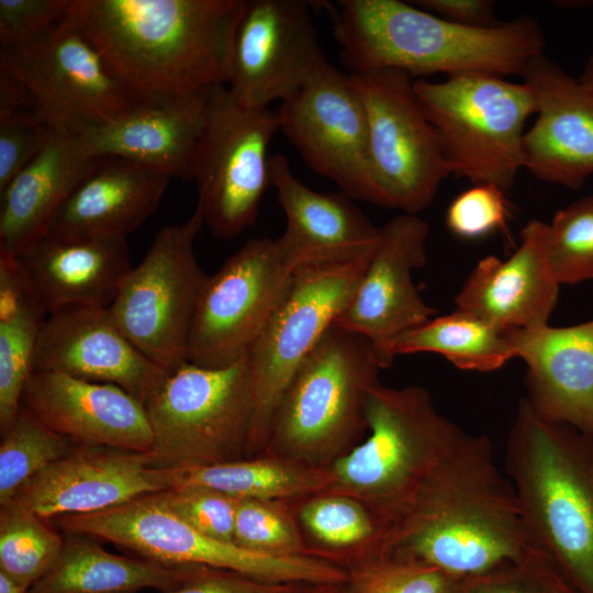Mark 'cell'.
<instances>
[{
  "instance_id": "obj_1",
  "label": "cell",
  "mask_w": 593,
  "mask_h": 593,
  "mask_svg": "<svg viewBox=\"0 0 593 593\" xmlns=\"http://www.w3.org/2000/svg\"><path fill=\"white\" fill-rule=\"evenodd\" d=\"M246 0H70L69 14L138 102L226 86Z\"/></svg>"
},
{
  "instance_id": "obj_2",
  "label": "cell",
  "mask_w": 593,
  "mask_h": 593,
  "mask_svg": "<svg viewBox=\"0 0 593 593\" xmlns=\"http://www.w3.org/2000/svg\"><path fill=\"white\" fill-rule=\"evenodd\" d=\"M489 437L465 433L393 521L389 550L463 581L534 548Z\"/></svg>"
},
{
  "instance_id": "obj_3",
  "label": "cell",
  "mask_w": 593,
  "mask_h": 593,
  "mask_svg": "<svg viewBox=\"0 0 593 593\" xmlns=\"http://www.w3.org/2000/svg\"><path fill=\"white\" fill-rule=\"evenodd\" d=\"M346 66L354 72L398 69L413 76L483 72L523 76L544 54V33L530 16L491 27L460 25L399 0L323 4Z\"/></svg>"
},
{
  "instance_id": "obj_4",
  "label": "cell",
  "mask_w": 593,
  "mask_h": 593,
  "mask_svg": "<svg viewBox=\"0 0 593 593\" xmlns=\"http://www.w3.org/2000/svg\"><path fill=\"white\" fill-rule=\"evenodd\" d=\"M504 471L532 547L580 593H593V439L522 399Z\"/></svg>"
},
{
  "instance_id": "obj_5",
  "label": "cell",
  "mask_w": 593,
  "mask_h": 593,
  "mask_svg": "<svg viewBox=\"0 0 593 593\" xmlns=\"http://www.w3.org/2000/svg\"><path fill=\"white\" fill-rule=\"evenodd\" d=\"M381 369L368 339L331 326L281 394L264 454L329 468L368 434L367 400Z\"/></svg>"
},
{
  "instance_id": "obj_6",
  "label": "cell",
  "mask_w": 593,
  "mask_h": 593,
  "mask_svg": "<svg viewBox=\"0 0 593 593\" xmlns=\"http://www.w3.org/2000/svg\"><path fill=\"white\" fill-rule=\"evenodd\" d=\"M366 417L367 436L329 467L333 483L325 492L361 500L393 523L466 432L419 385L377 383Z\"/></svg>"
},
{
  "instance_id": "obj_7",
  "label": "cell",
  "mask_w": 593,
  "mask_h": 593,
  "mask_svg": "<svg viewBox=\"0 0 593 593\" xmlns=\"http://www.w3.org/2000/svg\"><path fill=\"white\" fill-rule=\"evenodd\" d=\"M153 433L150 466L205 467L250 457L255 393L247 356L223 368L184 361L143 403Z\"/></svg>"
},
{
  "instance_id": "obj_8",
  "label": "cell",
  "mask_w": 593,
  "mask_h": 593,
  "mask_svg": "<svg viewBox=\"0 0 593 593\" xmlns=\"http://www.w3.org/2000/svg\"><path fill=\"white\" fill-rule=\"evenodd\" d=\"M52 521L65 534L109 541L163 564H202L278 583L344 584L348 580L346 570L317 558L268 555L212 538L170 510L160 492L101 512Z\"/></svg>"
},
{
  "instance_id": "obj_9",
  "label": "cell",
  "mask_w": 593,
  "mask_h": 593,
  "mask_svg": "<svg viewBox=\"0 0 593 593\" xmlns=\"http://www.w3.org/2000/svg\"><path fill=\"white\" fill-rule=\"evenodd\" d=\"M416 98L443 142L451 175L507 192L523 168V138L536 101L526 82L483 72L413 81Z\"/></svg>"
},
{
  "instance_id": "obj_10",
  "label": "cell",
  "mask_w": 593,
  "mask_h": 593,
  "mask_svg": "<svg viewBox=\"0 0 593 593\" xmlns=\"http://www.w3.org/2000/svg\"><path fill=\"white\" fill-rule=\"evenodd\" d=\"M0 69L27 88L40 119L72 134L111 122L141 103L69 12L35 41L1 47Z\"/></svg>"
},
{
  "instance_id": "obj_11",
  "label": "cell",
  "mask_w": 593,
  "mask_h": 593,
  "mask_svg": "<svg viewBox=\"0 0 593 593\" xmlns=\"http://www.w3.org/2000/svg\"><path fill=\"white\" fill-rule=\"evenodd\" d=\"M203 225L194 211L187 221L161 227L109 307L134 346L165 371L187 361L191 324L208 278L194 254Z\"/></svg>"
},
{
  "instance_id": "obj_12",
  "label": "cell",
  "mask_w": 593,
  "mask_h": 593,
  "mask_svg": "<svg viewBox=\"0 0 593 593\" xmlns=\"http://www.w3.org/2000/svg\"><path fill=\"white\" fill-rule=\"evenodd\" d=\"M278 130L277 111L243 107L226 86L211 90L192 180L195 211L214 236L231 239L255 224L270 186L268 147Z\"/></svg>"
},
{
  "instance_id": "obj_13",
  "label": "cell",
  "mask_w": 593,
  "mask_h": 593,
  "mask_svg": "<svg viewBox=\"0 0 593 593\" xmlns=\"http://www.w3.org/2000/svg\"><path fill=\"white\" fill-rule=\"evenodd\" d=\"M350 75L367 113L382 208L417 214L451 175L439 134L418 102L410 75L398 69Z\"/></svg>"
},
{
  "instance_id": "obj_14",
  "label": "cell",
  "mask_w": 593,
  "mask_h": 593,
  "mask_svg": "<svg viewBox=\"0 0 593 593\" xmlns=\"http://www.w3.org/2000/svg\"><path fill=\"white\" fill-rule=\"evenodd\" d=\"M369 261L315 265L293 272L286 296L247 355L255 393L250 457L264 454L281 394L334 325Z\"/></svg>"
},
{
  "instance_id": "obj_15",
  "label": "cell",
  "mask_w": 593,
  "mask_h": 593,
  "mask_svg": "<svg viewBox=\"0 0 593 593\" xmlns=\"http://www.w3.org/2000/svg\"><path fill=\"white\" fill-rule=\"evenodd\" d=\"M292 276L276 239L247 240L208 276L191 324L187 361L223 368L246 357L286 296Z\"/></svg>"
},
{
  "instance_id": "obj_16",
  "label": "cell",
  "mask_w": 593,
  "mask_h": 593,
  "mask_svg": "<svg viewBox=\"0 0 593 593\" xmlns=\"http://www.w3.org/2000/svg\"><path fill=\"white\" fill-rule=\"evenodd\" d=\"M279 128L316 174L350 199L382 208L370 159L368 119L350 74L323 66L281 102Z\"/></svg>"
},
{
  "instance_id": "obj_17",
  "label": "cell",
  "mask_w": 593,
  "mask_h": 593,
  "mask_svg": "<svg viewBox=\"0 0 593 593\" xmlns=\"http://www.w3.org/2000/svg\"><path fill=\"white\" fill-rule=\"evenodd\" d=\"M327 63L309 2L246 0L226 87L243 107L269 108L294 94Z\"/></svg>"
},
{
  "instance_id": "obj_18",
  "label": "cell",
  "mask_w": 593,
  "mask_h": 593,
  "mask_svg": "<svg viewBox=\"0 0 593 593\" xmlns=\"http://www.w3.org/2000/svg\"><path fill=\"white\" fill-rule=\"evenodd\" d=\"M428 235V223L417 214L387 222L376 254L334 323L368 339L382 369L393 363L395 339L437 313L413 282V271L426 262Z\"/></svg>"
},
{
  "instance_id": "obj_19",
  "label": "cell",
  "mask_w": 593,
  "mask_h": 593,
  "mask_svg": "<svg viewBox=\"0 0 593 593\" xmlns=\"http://www.w3.org/2000/svg\"><path fill=\"white\" fill-rule=\"evenodd\" d=\"M33 371H54L114 384L142 403L167 372L134 346L109 307L88 305L67 306L47 314Z\"/></svg>"
},
{
  "instance_id": "obj_20",
  "label": "cell",
  "mask_w": 593,
  "mask_h": 593,
  "mask_svg": "<svg viewBox=\"0 0 593 593\" xmlns=\"http://www.w3.org/2000/svg\"><path fill=\"white\" fill-rule=\"evenodd\" d=\"M269 184L286 216L276 239L286 266L369 261L381 242L376 226L345 193H321L302 183L286 156L269 158Z\"/></svg>"
},
{
  "instance_id": "obj_21",
  "label": "cell",
  "mask_w": 593,
  "mask_h": 593,
  "mask_svg": "<svg viewBox=\"0 0 593 593\" xmlns=\"http://www.w3.org/2000/svg\"><path fill=\"white\" fill-rule=\"evenodd\" d=\"M523 78L537 113L524 134L523 168L540 180L581 189L593 175V89L544 54Z\"/></svg>"
},
{
  "instance_id": "obj_22",
  "label": "cell",
  "mask_w": 593,
  "mask_h": 593,
  "mask_svg": "<svg viewBox=\"0 0 593 593\" xmlns=\"http://www.w3.org/2000/svg\"><path fill=\"white\" fill-rule=\"evenodd\" d=\"M165 491L148 452L76 445L12 497L45 519L101 512Z\"/></svg>"
},
{
  "instance_id": "obj_23",
  "label": "cell",
  "mask_w": 593,
  "mask_h": 593,
  "mask_svg": "<svg viewBox=\"0 0 593 593\" xmlns=\"http://www.w3.org/2000/svg\"><path fill=\"white\" fill-rule=\"evenodd\" d=\"M21 406L75 445L139 452L153 448L144 404L124 389L54 371H33Z\"/></svg>"
},
{
  "instance_id": "obj_24",
  "label": "cell",
  "mask_w": 593,
  "mask_h": 593,
  "mask_svg": "<svg viewBox=\"0 0 593 593\" xmlns=\"http://www.w3.org/2000/svg\"><path fill=\"white\" fill-rule=\"evenodd\" d=\"M514 356L527 365L525 398L544 418L593 439V320L505 331Z\"/></svg>"
},
{
  "instance_id": "obj_25",
  "label": "cell",
  "mask_w": 593,
  "mask_h": 593,
  "mask_svg": "<svg viewBox=\"0 0 593 593\" xmlns=\"http://www.w3.org/2000/svg\"><path fill=\"white\" fill-rule=\"evenodd\" d=\"M15 258L47 314L110 307L132 269L126 238L102 234L51 231Z\"/></svg>"
},
{
  "instance_id": "obj_26",
  "label": "cell",
  "mask_w": 593,
  "mask_h": 593,
  "mask_svg": "<svg viewBox=\"0 0 593 593\" xmlns=\"http://www.w3.org/2000/svg\"><path fill=\"white\" fill-rule=\"evenodd\" d=\"M548 224L529 221L505 260L488 256L466 278L455 302L502 331L548 323L560 284L547 256Z\"/></svg>"
},
{
  "instance_id": "obj_27",
  "label": "cell",
  "mask_w": 593,
  "mask_h": 593,
  "mask_svg": "<svg viewBox=\"0 0 593 593\" xmlns=\"http://www.w3.org/2000/svg\"><path fill=\"white\" fill-rule=\"evenodd\" d=\"M212 89L187 98L141 102L118 119L77 134L81 147L90 157H123L172 178L192 180Z\"/></svg>"
},
{
  "instance_id": "obj_28",
  "label": "cell",
  "mask_w": 593,
  "mask_h": 593,
  "mask_svg": "<svg viewBox=\"0 0 593 593\" xmlns=\"http://www.w3.org/2000/svg\"><path fill=\"white\" fill-rule=\"evenodd\" d=\"M101 158L88 156L77 134L53 128L38 154L0 190V256L16 257L47 234Z\"/></svg>"
},
{
  "instance_id": "obj_29",
  "label": "cell",
  "mask_w": 593,
  "mask_h": 593,
  "mask_svg": "<svg viewBox=\"0 0 593 593\" xmlns=\"http://www.w3.org/2000/svg\"><path fill=\"white\" fill-rule=\"evenodd\" d=\"M171 178L135 160L102 156L64 203L49 232L126 238L156 211Z\"/></svg>"
},
{
  "instance_id": "obj_30",
  "label": "cell",
  "mask_w": 593,
  "mask_h": 593,
  "mask_svg": "<svg viewBox=\"0 0 593 593\" xmlns=\"http://www.w3.org/2000/svg\"><path fill=\"white\" fill-rule=\"evenodd\" d=\"M65 535L58 560L29 593H136L145 589L165 592L186 581L198 566H168L116 555L94 538Z\"/></svg>"
},
{
  "instance_id": "obj_31",
  "label": "cell",
  "mask_w": 593,
  "mask_h": 593,
  "mask_svg": "<svg viewBox=\"0 0 593 593\" xmlns=\"http://www.w3.org/2000/svg\"><path fill=\"white\" fill-rule=\"evenodd\" d=\"M291 503L309 557L348 571L390 551L392 522L361 500L321 492Z\"/></svg>"
},
{
  "instance_id": "obj_32",
  "label": "cell",
  "mask_w": 593,
  "mask_h": 593,
  "mask_svg": "<svg viewBox=\"0 0 593 593\" xmlns=\"http://www.w3.org/2000/svg\"><path fill=\"white\" fill-rule=\"evenodd\" d=\"M155 470L165 490L199 485L237 500L296 501L325 492L333 483L329 468L267 454L205 467Z\"/></svg>"
},
{
  "instance_id": "obj_33",
  "label": "cell",
  "mask_w": 593,
  "mask_h": 593,
  "mask_svg": "<svg viewBox=\"0 0 593 593\" xmlns=\"http://www.w3.org/2000/svg\"><path fill=\"white\" fill-rule=\"evenodd\" d=\"M47 312L15 257L0 256V429L13 422Z\"/></svg>"
},
{
  "instance_id": "obj_34",
  "label": "cell",
  "mask_w": 593,
  "mask_h": 593,
  "mask_svg": "<svg viewBox=\"0 0 593 593\" xmlns=\"http://www.w3.org/2000/svg\"><path fill=\"white\" fill-rule=\"evenodd\" d=\"M416 353L438 354L459 369L481 372L500 369L515 357L505 331L460 309L427 320L392 345L394 357Z\"/></svg>"
},
{
  "instance_id": "obj_35",
  "label": "cell",
  "mask_w": 593,
  "mask_h": 593,
  "mask_svg": "<svg viewBox=\"0 0 593 593\" xmlns=\"http://www.w3.org/2000/svg\"><path fill=\"white\" fill-rule=\"evenodd\" d=\"M65 537L11 499L0 504V571L29 590L56 563Z\"/></svg>"
},
{
  "instance_id": "obj_36",
  "label": "cell",
  "mask_w": 593,
  "mask_h": 593,
  "mask_svg": "<svg viewBox=\"0 0 593 593\" xmlns=\"http://www.w3.org/2000/svg\"><path fill=\"white\" fill-rule=\"evenodd\" d=\"M75 446L21 406L1 434L0 504L11 500L24 483Z\"/></svg>"
},
{
  "instance_id": "obj_37",
  "label": "cell",
  "mask_w": 593,
  "mask_h": 593,
  "mask_svg": "<svg viewBox=\"0 0 593 593\" xmlns=\"http://www.w3.org/2000/svg\"><path fill=\"white\" fill-rule=\"evenodd\" d=\"M347 573L344 593H457L462 582L434 566L392 551Z\"/></svg>"
},
{
  "instance_id": "obj_38",
  "label": "cell",
  "mask_w": 593,
  "mask_h": 593,
  "mask_svg": "<svg viewBox=\"0 0 593 593\" xmlns=\"http://www.w3.org/2000/svg\"><path fill=\"white\" fill-rule=\"evenodd\" d=\"M547 256L560 286L593 280V195L556 213L548 224Z\"/></svg>"
},
{
  "instance_id": "obj_39",
  "label": "cell",
  "mask_w": 593,
  "mask_h": 593,
  "mask_svg": "<svg viewBox=\"0 0 593 593\" xmlns=\"http://www.w3.org/2000/svg\"><path fill=\"white\" fill-rule=\"evenodd\" d=\"M234 542L268 555L307 556L291 501L239 500Z\"/></svg>"
},
{
  "instance_id": "obj_40",
  "label": "cell",
  "mask_w": 593,
  "mask_h": 593,
  "mask_svg": "<svg viewBox=\"0 0 593 593\" xmlns=\"http://www.w3.org/2000/svg\"><path fill=\"white\" fill-rule=\"evenodd\" d=\"M457 593H580L542 553L533 549L521 560L463 580Z\"/></svg>"
},
{
  "instance_id": "obj_41",
  "label": "cell",
  "mask_w": 593,
  "mask_h": 593,
  "mask_svg": "<svg viewBox=\"0 0 593 593\" xmlns=\"http://www.w3.org/2000/svg\"><path fill=\"white\" fill-rule=\"evenodd\" d=\"M511 210L505 191L490 183L473 184L451 201L446 225L454 235L466 239L481 238L496 231L508 237Z\"/></svg>"
},
{
  "instance_id": "obj_42",
  "label": "cell",
  "mask_w": 593,
  "mask_h": 593,
  "mask_svg": "<svg viewBox=\"0 0 593 593\" xmlns=\"http://www.w3.org/2000/svg\"><path fill=\"white\" fill-rule=\"evenodd\" d=\"M160 495L170 510L199 532L222 541L234 542L239 500L199 485L171 488L160 491Z\"/></svg>"
},
{
  "instance_id": "obj_43",
  "label": "cell",
  "mask_w": 593,
  "mask_h": 593,
  "mask_svg": "<svg viewBox=\"0 0 593 593\" xmlns=\"http://www.w3.org/2000/svg\"><path fill=\"white\" fill-rule=\"evenodd\" d=\"M52 130L33 111H0V190L38 154Z\"/></svg>"
},
{
  "instance_id": "obj_44",
  "label": "cell",
  "mask_w": 593,
  "mask_h": 593,
  "mask_svg": "<svg viewBox=\"0 0 593 593\" xmlns=\"http://www.w3.org/2000/svg\"><path fill=\"white\" fill-rule=\"evenodd\" d=\"M70 0H0L1 47L29 44L69 12Z\"/></svg>"
},
{
  "instance_id": "obj_45",
  "label": "cell",
  "mask_w": 593,
  "mask_h": 593,
  "mask_svg": "<svg viewBox=\"0 0 593 593\" xmlns=\"http://www.w3.org/2000/svg\"><path fill=\"white\" fill-rule=\"evenodd\" d=\"M311 585L270 582L232 570L198 564L181 584L159 593H302Z\"/></svg>"
},
{
  "instance_id": "obj_46",
  "label": "cell",
  "mask_w": 593,
  "mask_h": 593,
  "mask_svg": "<svg viewBox=\"0 0 593 593\" xmlns=\"http://www.w3.org/2000/svg\"><path fill=\"white\" fill-rule=\"evenodd\" d=\"M412 3L460 25L491 27L501 23L494 16V2L490 0H415Z\"/></svg>"
},
{
  "instance_id": "obj_47",
  "label": "cell",
  "mask_w": 593,
  "mask_h": 593,
  "mask_svg": "<svg viewBox=\"0 0 593 593\" xmlns=\"http://www.w3.org/2000/svg\"><path fill=\"white\" fill-rule=\"evenodd\" d=\"M0 593H29V589L3 571H0Z\"/></svg>"
},
{
  "instance_id": "obj_48",
  "label": "cell",
  "mask_w": 593,
  "mask_h": 593,
  "mask_svg": "<svg viewBox=\"0 0 593 593\" xmlns=\"http://www.w3.org/2000/svg\"><path fill=\"white\" fill-rule=\"evenodd\" d=\"M344 584H316L311 585L302 593H344Z\"/></svg>"
},
{
  "instance_id": "obj_49",
  "label": "cell",
  "mask_w": 593,
  "mask_h": 593,
  "mask_svg": "<svg viewBox=\"0 0 593 593\" xmlns=\"http://www.w3.org/2000/svg\"><path fill=\"white\" fill-rule=\"evenodd\" d=\"M579 80L583 82L585 86L593 89V55L590 57L588 63L584 66V69L579 77Z\"/></svg>"
}]
</instances>
